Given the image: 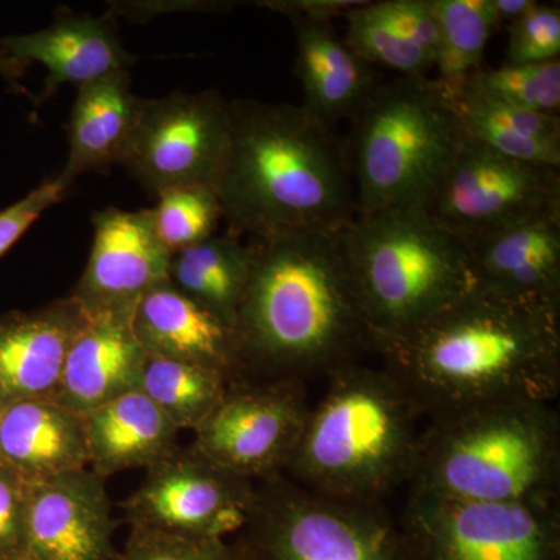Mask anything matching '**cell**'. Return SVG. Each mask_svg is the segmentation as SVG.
I'll use <instances>...</instances> for the list:
<instances>
[{"label":"cell","instance_id":"obj_31","mask_svg":"<svg viewBox=\"0 0 560 560\" xmlns=\"http://www.w3.org/2000/svg\"><path fill=\"white\" fill-rule=\"evenodd\" d=\"M469 81L499 101L517 108L558 116L560 60L481 69Z\"/></svg>","mask_w":560,"mask_h":560},{"label":"cell","instance_id":"obj_2","mask_svg":"<svg viewBox=\"0 0 560 560\" xmlns=\"http://www.w3.org/2000/svg\"><path fill=\"white\" fill-rule=\"evenodd\" d=\"M231 143L215 191L228 234L264 242L341 230L357 215L346 145L302 106L230 103Z\"/></svg>","mask_w":560,"mask_h":560},{"label":"cell","instance_id":"obj_10","mask_svg":"<svg viewBox=\"0 0 560 560\" xmlns=\"http://www.w3.org/2000/svg\"><path fill=\"white\" fill-rule=\"evenodd\" d=\"M560 168L497 153L469 138L429 208L460 242L560 210Z\"/></svg>","mask_w":560,"mask_h":560},{"label":"cell","instance_id":"obj_1","mask_svg":"<svg viewBox=\"0 0 560 560\" xmlns=\"http://www.w3.org/2000/svg\"><path fill=\"white\" fill-rule=\"evenodd\" d=\"M381 353L419 410L433 418L493 401H555L560 308L475 285Z\"/></svg>","mask_w":560,"mask_h":560},{"label":"cell","instance_id":"obj_4","mask_svg":"<svg viewBox=\"0 0 560 560\" xmlns=\"http://www.w3.org/2000/svg\"><path fill=\"white\" fill-rule=\"evenodd\" d=\"M311 407L287 471L291 481L331 499L381 503L410 481L419 407L386 368L345 364Z\"/></svg>","mask_w":560,"mask_h":560},{"label":"cell","instance_id":"obj_8","mask_svg":"<svg viewBox=\"0 0 560 560\" xmlns=\"http://www.w3.org/2000/svg\"><path fill=\"white\" fill-rule=\"evenodd\" d=\"M381 503L331 499L276 475L248 525L270 560H400Z\"/></svg>","mask_w":560,"mask_h":560},{"label":"cell","instance_id":"obj_5","mask_svg":"<svg viewBox=\"0 0 560 560\" xmlns=\"http://www.w3.org/2000/svg\"><path fill=\"white\" fill-rule=\"evenodd\" d=\"M560 427L552 401L475 405L420 433L412 490L488 503H558Z\"/></svg>","mask_w":560,"mask_h":560},{"label":"cell","instance_id":"obj_36","mask_svg":"<svg viewBox=\"0 0 560 560\" xmlns=\"http://www.w3.org/2000/svg\"><path fill=\"white\" fill-rule=\"evenodd\" d=\"M359 0H278L259 2L265 9L279 11L285 16H305L312 20L330 21L331 18H345L350 10L360 5Z\"/></svg>","mask_w":560,"mask_h":560},{"label":"cell","instance_id":"obj_29","mask_svg":"<svg viewBox=\"0 0 560 560\" xmlns=\"http://www.w3.org/2000/svg\"><path fill=\"white\" fill-rule=\"evenodd\" d=\"M348 22L346 44L371 66H385L407 79H429L434 69L419 50L411 46L390 16L386 0L361 2L345 16Z\"/></svg>","mask_w":560,"mask_h":560},{"label":"cell","instance_id":"obj_18","mask_svg":"<svg viewBox=\"0 0 560 560\" xmlns=\"http://www.w3.org/2000/svg\"><path fill=\"white\" fill-rule=\"evenodd\" d=\"M477 285L560 308V210L464 243Z\"/></svg>","mask_w":560,"mask_h":560},{"label":"cell","instance_id":"obj_23","mask_svg":"<svg viewBox=\"0 0 560 560\" xmlns=\"http://www.w3.org/2000/svg\"><path fill=\"white\" fill-rule=\"evenodd\" d=\"M88 467L106 480L150 469L178 447L180 430L139 389L83 416Z\"/></svg>","mask_w":560,"mask_h":560},{"label":"cell","instance_id":"obj_33","mask_svg":"<svg viewBox=\"0 0 560 560\" xmlns=\"http://www.w3.org/2000/svg\"><path fill=\"white\" fill-rule=\"evenodd\" d=\"M560 10L536 2L508 25V50L504 65H534L559 60Z\"/></svg>","mask_w":560,"mask_h":560},{"label":"cell","instance_id":"obj_37","mask_svg":"<svg viewBox=\"0 0 560 560\" xmlns=\"http://www.w3.org/2000/svg\"><path fill=\"white\" fill-rule=\"evenodd\" d=\"M499 27L510 25L536 5V0H490Z\"/></svg>","mask_w":560,"mask_h":560},{"label":"cell","instance_id":"obj_27","mask_svg":"<svg viewBox=\"0 0 560 560\" xmlns=\"http://www.w3.org/2000/svg\"><path fill=\"white\" fill-rule=\"evenodd\" d=\"M430 5L440 28L434 81L455 101L482 69L486 46L500 27L490 0H430Z\"/></svg>","mask_w":560,"mask_h":560},{"label":"cell","instance_id":"obj_30","mask_svg":"<svg viewBox=\"0 0 560 560\" xmlns=\"http://www.w3.org/2000/svg\"><path fill=\"white\" fill-rule=\"evenodd\" d=\"M156 198L154 231L172 254L212 237L223 220L219 195L210 186L180 187Z\"/></svg>","mask_w":560,"mask_h":560},{"label":"cell","instance_id":"obj_6","mask_svg":"<svg viewBox=\"0 0 560 560\" xmlns=\"http://www.w3.org/2000/svg\"><path fill=\"white\" fill-rule=\"evenodd\" d=\"M342 245L378 352L477 285L466 245L427 209L355 215L342 228Z\"/></svg>","mask_w":560,"mask_h":560},{"label":"cell","instance_id":"obj_21","mask_svg":"<svg viewBox=\"0 0 560 560\" xmlns=\"http://www.w3.org/2000/svg\"><path fill=\"white\" fill-rule=\"evenodd\" d=\"M0 463L27 486L90 469L83 419L54 399L7 405L0 416Z\"/></svg>","mask_w":560,"mask_h":560},{"label":"cell","instance_id":"obj_12","mask_svg":"<svg viewBox=\"0 0 560 560\" xmlns=\"http://www.w3.org/2000/svg\"><path fill=\"white\" fill-rule=\"evenodd\" d=\"M256 501L253 481L178 445L147 469L121 510L130 526L223 539L248 525Z\"/></svg>","mask_w":560,"mask_h":560},{"label":"cell","instance_id":"obj_34","mask_svg":"<svg viewBox=\"0 0 560 560\" xmlns=\"http://www.w3.org/2000/svg\"><path fill=\"white\" fill-rule=\"evenodd\" d=\"M72 184L62 178L61 175L55 176L46 183L40 184L31 194L25 195L22 200L14 202L10 208L0 212V257L7 253L22 235L25 234L33 223L50 209L51 206L65 200L68 197Z\"/></svg>","mask_w":560,"mask_h":560},{"label":"cell","instance_id":"obj_16","mask_svg":"<svg viewBox=\"0 0 560 560\" xmlns=\"http://www.w3.org/2000/svg\"><path fill=\"white\" fill-rule=\"evenodd\" d=\"M113 14L90 16L61 9L43 31L5 36L0 46L14 60L40 62L47 69L35 109L49 102L65 84L77 90L117 72H130L136 55L121 46Z\"/></svg>","mask_w":560,"mask_h":560},{"label":"cell","instance_id":"obj_13","mask_svg":"<svg viewBox=\"0 0 560 560\" xmlns=\"http://www.w3.org/2000/svg\"><path fill=\"white\" fill-rule=\"evenodd\" d=\"M558 503H488L412 490L411 533L433 560H550Z\"/></svg>","mask_w":560,"mask_h":560},{"label":"cell","instance_id":"obj_3","mask_svg":"<svg viewBox=\"0 0 560 560\" xmlns=\"http://www.w3.org/2000/svg\"><path fill=\"white\" fill-rule=\"evenodd\" d=\"M250 243L253 268L235 326L246 368L259 364L283 378L330 374L372 348L342 228Z\"/></svg>","mask_w":560,"mask_h":560},{"label":"cell","instance_id":"obj_38","mask_svg":"<svg viewBox=\"0 0 560 560\" xmlns=\"http://www.w3.org/2000/svg\"><path fill=\"white\" fill-rule=\"evenodd\" d=\"M27 69L28 65L14 60V58L10 57L5 49L0 46V75L5 79L7 83H9L14 91H25L24 88H22L21 80L24 79V73Z\"/></svg>","mask_w":560,"mask_h":560},{"label":"cell","instance_id":"obj_9","mask_svg":"<svg viewBox=\"0 0 560 560\" xmlns=\"http://www.w3.org/2000/svg\"><path fill=\"white\" fill-rule=\"evenodd\" d=\"M230 143V103L219 92H172L140 98L120 165L154 197L180 187L215 189Z\"/></svg>","mask_w":560,"mask_h":560},{"label":"cell","instance_id":"obj_24","mask_svg":"<svg viewBox=\"0 0 560 560\" xmlns=\"http://www.w3.org/2000/svg\"><path fill=\"white\" fill-rule=\"evenodd\" d=\"M68 124V161L60 175L70 184L83 173L120 165L140 106L130 72H117L79 88Z\"/></svg>","mask_w":560,"mask_h":560},{"label":"cell","instance_id":"obj_15","mask_svg":"<svg viewBox=\"0 0 560 560\" xmlns=\"http://www.w3.org/2000/svg\"><path fill=\"white\" fill-rule=\"evenodd\" d=\"M105 480L91 469L31 486L24 560H119Z\"/></svg>","mask_w":560,"mask_h":560},{"label":"cell","instance_id":"obj_19","mask_svg":"<svg viewBox=\"0 0 560 560\" xmlns=\"http://www.w3.org/2000/svg\"><path fill=\"white\" fill-rule=\"evenodd\" d=\"M131 324L149 355L209 368L232 383L248 370L235 330L171 282L161 283L140 300Z\"/></svg>","mask_w":560,"mask_h":560},{"label":"cell","instance_id":"obj_14","mask_svg":"<svg viewBox=\"0 0 560 560\" xmlns=\"http://www.w3.org/2000/svg\"><path fill=\"white\" fill-rule=\"evenodd\" d=\"M92 226L90 259L69 296L88 315L132 319L140 300L168 282L172 253L158 238L151 209L98 210Z\"/></svg>","mask_w":560,"mask_h":560},{"label":"cell","instance_id":"obj_17","mask_svg":"<svg viewBox=\"0 0 560 560\" xmlns=\"http://www.w3.org/2000/svg\"><path fill=\"white\" fill-rule=\"evenodd\" d=\"M90 315L72 296L0 316V404L51 399Z\"/></svg>","mask_w":560,"mask_h":560},{"label":"cell","instance_id":"obj_20","mask_svg":"<svg viewBox=\"0 0 560 560\" xmlns=\"http://www.w3.org/2000/svg\"><path fill=\"white\" fill-rule=\"evenodd\" d=\"M147 350L130 318L91 316L70 346L51 399L83 418L95 408L139 389Z\"/></svg>","mask_w":560,"mask_h":560},{"label":"cell","instance_id":"obj_7","mask_svg":"<svg viewBox=\"0 0 560 560\" xmlns=\"http://www.w3.org/2000/svg\"><path fill=\"white\" fill-rule=\"evenodd\" d=\"M350 120L357 215L429 208L467 139L455 103L429 79L377 83Z\"/></svg>","mask_w":560,"mask_h":560},{"label":"cell","instance_id":"obj_26","mask_svg":"<svg viewBox=\"0 0 560 560\" xmlns=\"http://www.w3.org/2000/svg\"><path fill=\"white\" fill-rule=\"evenodd\" d=\"M253 259V243L215 234L172 254L168 282L235 330Z\"/></svg>","mask_w":560,"mask_h":560},{"label":"cell","instance_id":"obj_28","mask_svg":"<svg viewBox=\"0 0 560 560\" xmlns=\"http://www.w3.org/2000/svg\"><path fill=\"white\" fill-rule=\"evenodd\" d=\"M234 385L219 371L184 361L147 357L139 390L180 431H195Z\"/></svg>","mask_w":560,"mask_h":560},{"label":"cell","instance_id":"obj_35","mask_svg":"<svg viewBox=\"0 0 560 560\" xmlns=\"http://www.w3.org/2000/svg\"><path fill=\"white\" fill-rule=\"evenodd\" d=\"M28 492L31 486L0 463V560H24Z\"/></svg>","mask_w":560,"mask_h":560},{"label":"cell","instance_id":"obj_39","mask_svg":"<svg viewBox=\"0 0 560 560\" xmlns=\"http://www.w3.org/2000/svg\"><path fill=\"white\" fill-rule=\"evenodd\" d=\"M2 411H3V405L0 404V416H2Z\"/></svg>","mask_w":560,"mask_h":560},{"label":"cell","instance_id":"obj_11","mask_svg":"<svg viewBox=\"0 0 560 560\" xmlns=\"http://www.w3.org/2000/svg\"><path fill=\"white\" fill-rule=\"evenodd\" d=\"M308 411L300 378L261 385L237 382L195 430L190 447L237 477L268 480L289 466Z\"/></svg>","mask_w":560,"mask_h":560},{"label":"cell","instance_id":"obj_25","mask_svg":"<svg viewBox=\"0 0 560 560\" xmlns=\"http://www.w3.org/2000/svg\"><path fill=\"white\" fill-rule=\"evenodd\" d=\"M467 138L529 164L560 168V120L501 102L467 81L453 101Z\"/></svg>","mask_w":560,"mask_h":560},{"label":"cell","instance_id":"obj_22","mask_svg":"<svg viewBox=\"0 0 560 560\" xmlns=\"http://www.w3.org/2000/svg\"><path fill=\"white\" fill-rule=\"evenodd\" d=\"M289 20L296 33L294 73L304 91L302 108L329 128L352 119L377 86L372 66L350 49L330 21Z\"/></svg>","mask_w":560,"mask_h":560},{"label":"cell","instance_id":"obj_32","mask_svg":"<svg viewBox=\"0 0 560 560\" xmlns=\"http://www.w3.org/2000/svg\"><path fill=\"white\" fill-rule=\"evenodd\" d=\"M119 560H235L223 539L131 526Z\"/></svg>","mask_w":560,"mask_h":560}]
</instances>
